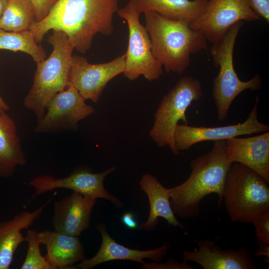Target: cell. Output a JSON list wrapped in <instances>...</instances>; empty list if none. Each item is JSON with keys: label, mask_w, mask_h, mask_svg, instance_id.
<instances>
[{"label": "cell", "mask_w": 269, "mask_h": 269, "mask_svg": "<svg viewBox=\"0 0 269 269\" xmlns=\"http://www.w3.org/2000/svg\"><path fill=\"white\" fill-rule=\"evenodd\" d=\"M119 0H57L47 16L30 30L37 44L49 30L62 31L74 49L84 54L96 34L113 33V17L119 9Z\"/></svg>", "instance_id": "cell-1"}, {"label": "cell", "mask_w": 269, "mask_h": 269, "mask_svg": "<svg viewBox=\"0 0 269 269\" xmlns=\"http://www.w3.org/2000/svg\"><path fill=\"white\" fill-rule=\"evenodd\" d=\"M41 244L45 246L46 261L55 269H77L74 265L84 258V249L78 236L55 231L38 232Z\"/></svg>", "instance_id": "cell-18"}, {"label": "cell", "mask_w": 269, "mask_h": 269, "mask_svg": "<svg viewBox=\"0 0 269 269\" xmlns=\"http://www.w3.org/2000/svg\"><path fill=\"white\" fill-rule=\"evenodd\" d=\"M35 22L31 0H7L0 18V28L13 32L29 30Z\"/></svg>", "instance_id": "cell-23"}, {"label": "cell", "mask_w": 269, "mask_h": 269, "mask_svg": "<svg viewBox=\"0 0 269 269\" xmlns=\"http://www.w3.org/2000/svg\"><path fill=\"white\" fill-rule=\"evenodd\" d=\"M97 199L73 192L54 204V231L79 236L90 225L92 211Z\"/></svg>", "instance_id": "cell-15"}, {"label": "cell", "mask_w": 269, "mask_h": 269, "mask_svg": "<svg viewBox=\"0 0 269 269\" xmlns=\"http://www.w3.org/2000/svg\"><path fill=\"white\" fill-rule=\"evenodd\" d=\"M198 248L183 252V260L191 261L204 269H255L251 256L247 249L235 251L222 250L215 240L206 238L197 243Z\"/></svg>", "instance_id": "cell-14"}, {"label": "cell", "mask_w": 269, "mask_h": 269, "mask_svg": "<svg viewBox=\"0 0 269 269\" xmlns=\"http://www.w3.org/2000/svg\"><path fill=\"white\" fill-rule=\"evenodd\" d=\"M144 13L152 54L167 73L182 74L192 54L206 50L207 40L201 31L153 11Z\"/></svg>", "instance_id": "cell-3"}, {"label": "cell", "mask_w": 269, "mask_h": 269, "mask_svg": "<svg viewBox=\"0 0 269 269\" xmlns=\"http://www.w3.org/2000/svg\"><path fill=\"white\" fill-rule=\"evenodd\" d=\"M269 183L249 167L233 163L226 178L223 200L232 222L252 223L269 211Z\"/></svg>", "instance_id": "cell-5"}, {"label": "cell", "mask_w": 269, "mask_h": 269, "mask_svg": "<svg viewBox=\"0 0 269 269\" xmlns=\"http://www.w3.org/2000/svg\"><path fill=\"white\" fill-rule=\"evenodd\" d=\"M232 164L227 156L225 140L215 141L210 151L193 159L188 179L167 188L174 214L182 218L198 216L202 200L211 193L217 194L220 206L226 176Z\"/></svg>", "instance_id": "cell-2"}, {"label": "cell", "mask_w": 269, "mask_h": 269, "mask_svg": "<svg viewBox=\"0 0 269 269\" xmlns=\"http://www.w3.org/2000/svg\"><path fill=\"white\" fill-rule=\"evenodd\" d=\"M139 184L140 188L148 197L149 213L147 220L137 229L152 231L158 225V218L161 217L169 225L183 229V225L177 220L171 207L167 188L164 187L155 176L149 173L142 176Z\"/></svg>", "instance_id": "cell-19"}, {"label": "cell", "mask_w": 269, "mask_h": 269, "mask_svg": "<svg viewBox=\"0 0 269 269\" xmlns=\"http://www.w3.org/2000/svg\"><path fill=\"white\" fill-rule=\"evenodd\" d=\"M7 0H0V18L5 7Z\"/></svg>", "instance_id": "cell-33"}, {"label": "cell", "mask_w": 269, "mask_h": 269, "mask_svg": "<svg viewBox=\"0 0 269 269\" xmlns=\"http://www.w3.org/2000/svg\"><path fill=\"white\" fill-rule=\"evenodd\" d=\"M26 163L16 126L5 111L0 110V175L10 177L17 165Z\"/></svg>", "instance_id": "cell-22"}, {"label": "cell", "mask_w": 269, "mask_h": 269, "mask_svg": "<svg viewBox=\"0 0 269 269\" xmlns=\"http://www.w3.org/2000/svg\"><path fill=\"white\" fill-rule=\"evenodd\" d=\"M141 13L155 11L189 25L205 11L207 0H132Z\"/></svg>", "instance_id": "cell-21"}, {"label": "cell", "mask_w": 269, "mask_h": 269, "mask_svg": "<svg viewBox=\"0 0 269 269\" xmlns=\"http://www.w3.org/2000/svg\"><path fill=\"white\" fill-rule=\"evenodd\" d=\"M35 11V21L43 19L57 0H31Z\"/></svg>", "instance_id": "cell-28"}, {"label": "cell", "mask_w": 269, "mask_h": 269, "mask_svg": "<svg viewBox=\"0 0 269 269\" xmlns=\"http://www.w3.org/2000/svg\"><path fill=\"white\" fill-rule=\"evenodd\" d=\"M123 224L130 229H134L137 227V222L134 215L132 212H126L121 217Z\"/></svg>", "instance_id": "cell-30"}, {"label": "cell", "mask_w": 269, "mask_h": 269, "mask_svg": "<svg viewBox=\"0 0 269 269\" xmlns=\"http://www.w3.org/2000/svg\"><path fill=\"white\" fill-rule=\"evenodd\" d=\"M227 156L255 171L269 183V132L245 138L225 140Z\"/></svg>", "instance_id": "cell-17"}, {"label": "cell", "mask_w": 269, "mask_h": 269, "mask_svg": "<svg viewBox=\"0 0 269 269\" xmlns=\"http://www.w3.org/2000/svg\"><path fill=\"white\" fill-rule=\"evenodd\" d=\"M115 170L116 167L112 166L102 172L94 173L86 168H80L63 178H56L49 174L37 176L28 184L35 190L33 197L56 188H67L84 196L105 199L121 208L123 203L110 194L104 186L106 177Z\"/></svg>", "instance_id": "cell-11"}, {"label": "cell", "mask_w": 269, "mask_h": 269, "mask_svg": "<svg viewBox=\"0 0 269 269\" xmlns=\"http://www.w3.org/2000/svg\"><path fill=\"white\" fill-rule=\"evenodd\" d=\"M243 21L234 24L223 38L213 44L210 52L214 65L219 71L214 80L212 96L217 108V116L220 121L227 119L230 106L234 99L246 90H259L262 80L255 75L246 81L238 77L233 64V52L236 40Z\"/></svg>", "instance_id": "cell-6"}, {"label": "cell", "mask_w": 269, "mask_h": 269, "mask_svg": "<svg viewBox=\"0 0 269 269\" xmlns=\"http://www.w3.org/2000/svg\"><path fill=\"white\" fill-rule=\"evenodd\" d=\"M203 96L201 82L192 76L181 77L162 99L154 113L153 126L149 132L151 139L159 147L168 146L175 155L173 135L179 121L187 125L185 112L193 101Z\"/></svg>", "instance_id": "cell-7"}, {"label": "cell", "mask_w": 269, "mask_h": 269, "mask_svg": "<svg viewBox=\"0 0 269 269\" xmlns=\"http://www.w3.org/2000/svg\"><path fill=\"white\" fill-rule=\"evenodd\" d=\"M48 42L53 47L50 56L36 63L33 84L23 104L36 115L38 123L44 117L48 101L66 88L74 47L66 33L53 30Z\"/></svg>", "instance_id": "cell-4"}, {"label": "cell", "mask_w": 269, "mask_h": 269, "mask_svg": "<svg viewBox=\"0 0 269 269\" xmlns=\"http://www.w3.org/2000/svg\"><path fill=\"white\" fill-rule=\"evenodd\" d=\"M258 244L269 245V211L253 220Z\"/></svg>", "instance_id": "cell-26"}, {"label": "cell", "mask_w": 269, "mask_h": 269, "mask_svg": "<svg viewBox=\"0 0 269 269\" xmlns=\"http://www.w3.org/2000/svg\"><path fill=\"white\" fill-rule=\"evenodd\" d=\"M250 5L254 11L260 17L269 22V0H250Z\"/></svg>", "instance_id": "cell-29"}, {"label": "cell", "mask_w": 269, "mask_h": 269, "mask_svg": "<svg viewBox=\"0 0 269 269\" xmlns=\"http://www.w3.org/2000/svg\"><path fill=\"white\" fill-rule=\"evenodd\" d=\"M141 269H193L192 266L188 265L186 262L179 263L178 261L170 259L161 263L154 262L151 263H144Z\"/></svg>", "instance_id": "cell-27"}, {"label": "cell", "mask_w": 269, "mask_h": 269, "mask_svg": "<svg viewBox=\"0 0 269 269\" xmlns=\"http://www.w3.org/2000/svg\"><path fill=\"white\" fill-rule=\"evenodd\" d=\"M261 19L252 9L250 0H207L204 12L189 26L201 31L213 44L219 42L237 22Z\"/></svg>", "instance_id": "cell-9"}, {"label": "cell", "mask_w": 269, "mask_h": 269, "mask_svg": "<svg viewBox=\"0 0 269 269\" xmlns=\"http://www.w3.org/2000/svg\"><path fill=\"white\" fill-rule=\"evenodd\" d=\"M72 87L54 95L46 106V113L37 123L34 133H47L73 130L78 123L91 115L94 108Z\"/></svg>", "instance_id": "cell-12"}, {"label": "cell", "mask_w": 269, "mask_h": 269, "mask_svg": "<svg viewBox=\"0 0 269 269\" xmlns=\"http://www.w3.org/2000/svg\"><path fill=\"white\" fill-rule=\"evenodd\" d=\"M51 199L33 212L24 211L10 220L0 222V269H9L14 254L21 243L26 242L21 233L42 215Z\"/></svg>", "instance_id": "cell-20"}, {"label": "cell", "mask_w": 269, "mask_h": 269, "mask_svg": "<svg viewBox=\"0 0 269 269\" xmlns=\"http://www.w3.org/2000/svg\"><path fill=\"white\" fill-rule=\"evenodd\" d=\"M96 228L102 237L100 249L93 257L84 259L75 267L77 269H91L96 266L113 260H129L141 264L143 260L149 259L154 262H160L167 254L170 247L168 242L161 246L149 250L132 249L116 242L109 234L106 225L100 223Z\"/></svg>", "instance_id": "cell-16"}, {"label": "cell", "mask_w": 269, "mask_h": 269, "mask_svg": "<svg viewBox=\"0 0 269 269\" xmlns=\"http://www.w3.org/2000/svg\"><path fill=\"white\" fill-rule=\"evenodd\" d=\"M28 243V249L21 269H55L46 260L40 253L41 242L38 232L28 230L25 237Z\"/></svg>", "instance_id": "cell-25"}, {"label": "cell", "mask_w": 269, "mask_h": 269, "mask_svg": "<svg viewBox=\"0 0 269 269\" xmlns=\"http://www.w3.org/2000/svg\"><path fill=\"white\" fill-rule=\"evenodd\" d=\"M0 50L25 53L36 63L47 58L44 48L35 42L30 30L13 32L0 28Z\"/></svg>", "instance_id": "cell-24"}, {"label": "cell", "mask_w": 269, "mask_h": 269, "mask_svg": "<svg viewBox=\"0 0 269 269\" xmlns=\"http://www.w3.org/2000/svg\"><path fill=\"white\" fill-rule=\"evenodd\" d=\"M117 13L127 21L129 28L124 75L131 81L141 75L149 81L158 79L163 74L162 66L152 54L148 33L139 21L140 12L132 0H130Z\"/></svg>", "instance_id": "cell-8"}, {"label": "cell", "mask_w": 269, "mask_h": 269, "mask_svg": "<svg viewBox=\"0 0 269 269\" xmlns=\"http://www.w3.org/2000/svg\"><path fill=\"white\" fill-rule=\"evenodd\" d=\"M259 96L248 117L245 122L236 125L217 127H193L177 124L175 128L173 140L176 150L188 149L201 141L226 140L239 135L263 133L269 130V126L258 121V105Z\"/></svg>", "instance_id": "cell-13"}, {"label": "cell", "mask_w": 269, "mask_h": 269, "mask_svg": "<svg viewBox=\"0 0 269 269\" xmlns=\"http://www.w3.org/2000/svg\"><path fill=\"white\" fill-rule=\"evenodd\" d=\"M9 109V106L3 100L0 95V110L7 111Z\"/></svg>", "instance_id": "cell-32"}, {"label": "cell", "mask_w": 269, "mask_h": 269, "mask_svg": "<svg viewBox=\"0 0 269 269\" xmlns=\"http://www.w3.org/2000/svg\"><path fill=\"white\" fill-rule=\"evenodd\" d=\"M259 248L255 253L256 257H264L269 260V245L258 244Z\"/></svg>", "instance_id": "cell-31"}, {"label": "cell", "mask_w": 269, "mask_h": 269, "mask_svg": "<svg viewBox=\"0 0 269 269\" xmlns=\"http://www.w3.org/2000/svg\"><path fill=\"white\" fill-rule=\"evenodd\" d=\"M125 68V53L108 62L95 64L85 57L72 55L66 88L72 87L85 100L97 103L107 83L123 74Z\"/></svg>", "instance_id": "cell-10"}]
</instances>
